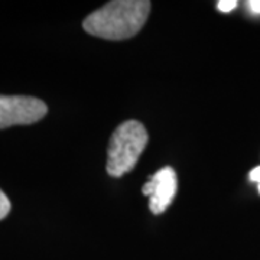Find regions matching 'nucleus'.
I'll use <instances>...</instances> for the list:
<instances>
[{"instance_id":"obj_1","label":"nucleus","mask_w":260,"mask_h":260,"mask_svg":"<svg viewBox=\"0 0 260 260\" xmlns=\"http://www.w3.org/2000/svg\"><path fill=\"white\" fill-rule=\"evenodd\" d=\"M152 3L148 0H114L88 15L83 28L93 37L121 41L135 37L146 23Z\"/></svg>"},{"instance_id":"obj_2","label":"nucleus","mask_w":260,"mask_h":260,"mask_svg":"<svg viewBox=\"0 0 260 260\" xmlns=\"http://www.w3.org/2000/svg\"><path fill=\"white\" fill-rule=\"evenodd\" d=\"M148 145V132L138 120H126L113 132L107 149V174L120 178L138 164Z\"/></svg>"},{"instance_id":"obj_3","label":"nucleus","mask_w":260,"mask_h":260,"mask_svg":"<svg viewBox=\"0 0 260 260\" xmlns=\"http://www.w3.org/2000/svg\"><path fill=\"white\" fill-rule=\"evenodd\" d=\"M47 113V104L37 97L0 95V129L34 124Z\"/></svg>"},{"instance_id":"obj_4","label":"nucleus","mask_w":260,"mask_h":260,"mask_svg":"<svg viewBox=\"0 0 260 260\" xmlns=\"http://www.w3.org/2000/svg\"><path fill=\"white\" fill-rule=\"evenodd\" d=\"M177 174L171 167L159 169L143 185L142 192L149 197V210L153 214H162L177 195Z\"/></svg>"},{"instance_id":"obj_5","label":"nucleus","mask_w":260,"mask_h":260,"mask_svg":"<svg viewBox=\"0 0 260 260\" xmlns=\"http://www.w3.org/2000/svg\"><path fill=\"white\" fill-rule=\"evenodd\" d=\"M10 207H12V205H10L8 195L0 189V220H3V218L9 214Z\"/></svg>"},{"instance_id":"obj_6","label":"nucleus","mask_w":260,"mask_h":260,"mask_svg":"<svg viewBox=\"0 0 260 260\" xmlns=\"http://www.w3.org/2000/svg\"><path fill=\"white\" fill-rule=\"evenodd\" d=\"M236 6H237V2H236V0H221V2L217 3L218 10H220V12H224V13L232 12L233 9H236Z\"/></svg>"},{"instance_id":"obj_7","label":"nucleus","mask_w":260,"mask_h":260,"mask_svg":"<svg viewBox=\"0 0 260 260\" xmlns=\"http://www.w3.org/2000/svg\"><path fill=\"white\" fill-rule=\"evenodd\" d=\"M250 179L253 181V182H257V184H259V192H260V167H256L251 169Z\"/></svg>"},{"instance_id":"obj_8","label":"nucleus","mask_w":260,"mask_h":260,"mask_svg":"<svg viewBox=\"0 0 260 260\" xmlns=\"http://www.w3.org/2000/svg\"><path fill=\"white\" fill-rule=\"evenodd\" d=\"M247 6L253 13H260V0H250L247 2Z\"/></svg>"}]
</instances>
